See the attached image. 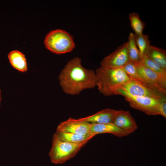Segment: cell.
Here are the masks:
<instances>
[{
  "label": "cell",
  "mask_w": 166,
  "mask_h": 166,
  "mask_svg": "<svg viewBox=\"0 0 166 166\" xmlns=\"http://www.w3.org/2000/svg\"><path fill=\"white\" fill-rule=\"evenodd\" d=\"M58 79L63 91L68 94H79L83 90L97 86L95 72L82 65L81 59L74 57L69 60L61 72Z\"/></svg>",
  "instance_id": "6da1fadb"
},
{
  "label": "cell",
  "mask_w": 166,
  "mask_h": 166,
  "mask_svg": "<svg viewBox=\"0 0 166 166\" xmlns=\"http://www.w3.org/2000/svg\"><path fill=\"white\" fill-rule=\"evenodd\" d=\"M95 73L97 86L100 93L107 96L115 95L119 87L130 78L122 69H111L101 66Z\"/></svg>",
  "instance_id": "7a4b0ae2"
},
{
  "label": "cell",
  "mask_w": 166,
  "mask_h": 166,
  "mask_svg": "<svg viewBox=\"0 0 166 166\" xmlns=\"http://www.w3.org/2000/svg\"><path fill=\"white\" fill-rule=\"evenodd\" d=\"M85 144H74L62 141L53 135L49 153L51 162L62 164L75 156Z\"/></svg>",
  "instance_id": "3957f363"
},
{
  "label": "cell",
  "mask_w": 166,
  "mask_h": 166,
  "mask_svg": "<svg viewBox=\"0 0 166 166\" xmlns=\"http://www.w3.org/2000/svg\"><path fill=\"white\" fill-rule=\"evenodd\" d=\"M46 48L54 53L60 54L69 52L75 47L73 40L66 31L57 29L50 32L45 37Z\"/></svg>",
  "instance_id": "277c9868"
},
{
  "label": "cell",
  "mask_w": 166,
  "mask_h": 166,
  "mask_svg": "<svg viewBox=\"0 0 166 166\" xmlns=\"http://www.w3.org/2000/svg\"><path fill=\"white\" fill-rule=\"evenodd\" d=\"M117 95L123 96L130 106L133 108L149 115H159V108L160 99L133 96L120 90L117 92L116 95Z\"/></svg>",
  "instance_id": "5b68a950"
},
{
  "label": "cell",
  "mask_w": 166,
  "mask_h": 166,
  "mask_svg": "<svg viewBox=\"0 0 166 166\" xmlns=\"http://www.w3.org/2000/svg\"><path fill=\"white\" fill-rule=\"evenodd\" d=\"M140 81L164 96H166V77L158 74L145 66L141 62L136 64Z\"/></svg>",
  "instance_id": "8992f818"
},
{
  "label": "cell",
  "mask_w": 166,
  "mask_h": 166,
  "mask_svg": "<svg viewBox=\"0 0 166 166\" xmlns=\"http://www.w3.org/2000/svg\"><path fill=\"white\" fill-rule=\"evenodd\" d=\"M118 90L135 96L148 97L157 99L166 97L148 87L141 82L131 78L119 87L115 95Z\"/></svg>",
  "instance_id": "52a82bcc"
},
{
  "label": "cell",
  "mask_w": 166,
  "mask_h": 166,
  "mask_svg": "<svg viewBox=\"0 0 166 166\" xmlns=\"http://www.w3.org/2000/svg\"><path fill=\"white\" fill-rule=\"evenodd\" d=\"M128 45L127 42L119 46L101 61V66L111 69H122L129 61Z\"/></svg>",
  "instance_id": "ba28073f"
},
{
  "label": "cell",
  "mask_w": 166,
  "mask_h": 166,
  "mask_svg": "<svg viewBox=\"0 0 166 166\" xmlns=\"http://www.w3.org/2000/svg\"><path fill=\"white\" fill-rule=\"evenodd\" d=\"M90 125L91 124L81 118L76 119L69 117L61 122L57 126L56 130L85 135L90 132Z\"/></svg>",
  "instance_id": "9c48e42d"
},
{
  "label": "cell",
  "mask_w": 166,
  "mask_h": 166,
  "mask_svg": "<svg viewBox=\"0 0 166 166\" xmlns=\"http://www.w3.org/2000/svg\"><path fill=\"white\" fill-rule=\"evenodd\" d=\"M112 124L129 134L138 128L136 121L128 111L116 110Z\"/></svg>",
  "instance_id": "30bf717a"
},
{
  "label": "cell",
  "mask_w": 166,
  "mask_h": 166,
  "mask_svg": "<svg viewBox=\"0 0 166 166\" xmlns=\"http://www.w3.org/2000/svg\"><path fill=\"white\" fill-rule=\"evenodd\" d=\"M90 132L95 135L99 134L109 133L120 137L129 135L113 124H91Z\"/></svg>",
  "instance_id": "8fae6325"
},
{
  "label": "cell",
  "mask_w": 166,
  "mask_h": 166,
  "mask_svg": "<svg viewBox=\"0 0 166 166\" xmlns=\"http://www.w3.org/2000/svg\"><path fill=\"white\" fill-rule=\"evenodd\" d=\"M117 110L105 109L89 116L81 118L90 124H112Z\"/></svg>",
  "instance_id": "7c38bea8"
},
{
  "label": "cell",
  "mask_w": 166,
  "mask_h": 166,
  "mask_svg": "<svg viewBox=\"0 0 166 166\" xmlns=\"http://www.w3.org/2000/svg\"><path fill=\"white\" fill-rule=\"evenodd\" d=\"M53 136L64 141L74 144H86L95 135L91 132L86 135H81L56 130Z\"/></svg>",
  "instance_id": "4fadbf2b"
},
{
  "label": "cell",
  "mask_w": 166,
  "mask_h": 166,
  "mask_svg": "<svg viewBox=\"0 0 166 166\" xmlns=\"http://www.w3.org/2000/svg\"><path fill=\"white\" fill-rule=\"evenodd\" d=\"M8 57L11 65L14 68L22 72L27 71L26 59L22 52L17 50H12L8 53Z\"/></svg>",
  "instance_id": "5bb4252c"
},
{
  "label": "cell",
  "mask_w": 166,
  "mask_h": 166,
  "mask_svg": "<svg viewBox=\"0 0 166 166\" xmlns=\"http://www.w3.org/2000/svg\"><path fill=\"white\" fill-rule=\"evenodd\" d=\"M146 55L160 66L166 70V52L165 50L151 45Z\"/></svg>",
  "instance_id": "9a60e30c"
},
{
  "label": "cell",
  "mask_w": 166,
  "mask_h": 166,
  "mask_svg": "<svg viewBox=\"0 0 166 166\" xmlns=\"http://www.w3.org/2000/svg\"><path fill=\"white\" fill-rule=\"evenodd\" d=\"M128 45V51L129 61L136 64L140 63L142 61V57L136 44L134 34L130 33Z\"/></svg>",
  "instance_id": "2e32d148"
},
{
  "label": "cell",
  "mask_w": 166,
  "mask_h": 166,
  "mask_svg": "<svg viewBox=\"0 0 166 166\" xmlns=\"http://www.w3.org/2000/svg\"><path fill=\"white\" fill-rule=\"evenodd\" d=\"M134 36L136 45L142 57L146 54L151 46L148 36L143 34H135Z\"/></svg>",
  "instance_id": "e0dca14e"
},
{
  "label": "cell",
  "mask_w": 166,
  "mask_h": 166,
  "mask_svg": "<svg viewBox=\"0 0 166 166\" xmlns=\"http://www.w3.org/2000/svg\"><path fill=\"white\" fill-rule=\"evenodd\" d=\"M129 18L131 26L135 34H142L145 26V23L142 21L139 15L133 12L129 14Z\"/></svg>",
  "instance_id": "ac0fdd59"
},
{
  "label": "cell",
  "mask_w": 166,
  "mask_h": 166,
  "mask_svg": "<svg viewBox=\"0 0 166 166\" xmlns=\"http://www.w3.org/2000/svg\"><path fill=\"white\" fill-rule=\"evenodd\" d=\"M141 62L152 71L166 77V70L160 66L146 55L142 57Z\"/></svg>",
  "instance_id": "d6986e66"
},
{
  "label": "cell",
  "mask_w": 166,
  "mask_h": 166,
  "mask_svg": "<svg viewBox=\"0 0 166 166\" xmlns=\"http://www.w3.org/2000/svg\"><path fill=\"white\" fill-rule=\"evenodd\" d=\"M130 78L140 81L136 65L129 61L122 68Z\"/></svg>",
  "instance_id": "ffe728a7"
},
{
  "label": "cell",
  "mask_w": 166,
  "mask_h": 166,
  "mask_svg": "<svg viewBox=\"0 0 166 166\" xmlns=\"http://www.w3.org/2000/svg\"><path fill=\"white\" fill-rule=\"evenodd\" d=\"M159 112V115L166 118V98L164 97L160 99Z\"/></svg>",
  "instance_id": "44dd1931"
},
{
  "label": "cell",
  "mask_w": 166,
  "mask_h": 166,
  "mask_svg": "<svg viewBox=\"0 0 166 166\" xmlns=\"http://www.w3.org/2000/svg\"><path fill=\"white\" fill-rule=\"evenodd\" d=\"M2 101V96H1V91L0 89V107L1 105V102Z\"/></svg>",
  "instance_id": "7402d4cb"
}]
</instances>
